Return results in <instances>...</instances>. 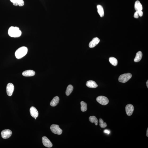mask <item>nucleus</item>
<instances>
[{
  "label": "nucleus",
  "instance_id": "f257e3e1",
  "mask_svg": "<svg viewBox=\"0 0 148 148\" xmlns=\"http://www.w3.org/2000/svg\"><path fill=\"white\" fill-rule=\"evenodd\" d=\"M8 34L9 36L13 38H18L21 35L22 32L17 27H10L8 30Z\"/></svg>",
  "mask_w": 148,
  "mask_h": 148
},
{
  "label": "nucleus",
  "instance_id": "f03ea898",
  "mask_svg": "<svg viewBox=\"0 0 148 148\" xmlns=\"http://www.w3.org/2000/svg\"><path fill=\"white\" fill-rule=\"evenodd\" d=\"M28 52V49L27 47H21L16 50L15 53V56L17 59H21L26 55Z\"/></svg>",
  "mask_w": 148,
  "mask_h": 148
},
{
  "label": "nucleus",
  "instance_id": "7ed1b4c3",
  "mask_svg": "<svg viewBox=\"0 0 148 148\" xmlns=\"http://www.w3.org/2000/svg\"><path fill=\"white\" fill-rule=\"evenodd\" d=\"M132 75L130 73L122 74L118 78V81L120 82H127L131 78Z\"/></svg>",
  "mask_w": 148,
  "mask_h": 148
},
{
  "label": "nucleus",
  "instance_id": "20e7f679",
  "mask_svg": "<svg viewBox=\"0 0 148 148\" xmlns=\"http://www.w3.org/2000/svg\"><path fill=\"white\" fill-rule=\"evenodd\" d=\"M50 128L51 131L54 134L60 135L62 133V130L58 125L53 124L51 126Z\"/></svg>",
  "mask_w": 148,
  "mask_h": 148
},
{
  "label": "nucleus",
  "instance_id": "39448f33",
  "mask_svg": "<svg viewBox=\"0 0 148 148\" xmlns=\"http://www.w3.org/2000/svg\"><path fill=\"white\" fill-rule=\"evenodd\" d=\"M97 101L101 105H105L108 104L109 100L106 97L103 96H100L96 98Z\"/></svg>",
  "mask_w": 148,
  "mask_h": 148
},
{
  "label": "nucleus",
  "instance_id": "423d86ee",
  "mask_svg": "<svg viewBox=\"0 0 148 148\" xmlns=\"http://www.w3.org/2000/svg\"><path fill=\"white\" fill-rule=\"evenodd\" d=\"M1 134L3 138L7 139L11 137L12 134V132L11 130L8 129H6L2 131Z\"/></svg>",
  "mask_w": 148,
  "mask_h": 148
},
{
  "label": "nucleus",
  "instance_id": "0eeeda50",
  "mask_svg": "<svg viewBox=\"0 0 148 148\" xmlns=\"http://www.w3.org/2000/svg\"><path fill=\"white\" fill-rule=\"evenodd\" d=\"M14 89V86L12 83H8L6 87V92L8 96H11L13 95Z\"/></svg>",
  "mask_w": 148,
  "mask_h": 148
},
{
  "label": "nucleus",
  "instance_id": "6e6552de",
  "mask_svg": "<svg viewBox=\"0 0 148 148\" xmlns=\"http://www.w3.org/2000/svg\"><path fill=\"white\" fill-rule=\"evenodd\" d=\"M42 144L45 147L50 148L52 147V143L46 137L44 136L42 137Z\"/></svg>",
  "mask_w": 148,
  "mask_h": 148
},
{
  "label": "nucleus",
  "instance_id": "1a4fd4ad",
  "mask_svg": "<svg viewBox=\"0 0 148 148\" xmlns=\"http://www.w3.org/2000/svg\"><path fill=\"white\" fill-rule=\"evenodd\" d=\"M134 107L131 104L127 105L126 106L125 110L127 115L130 116L132 114L134 111Z\"/></svg>",
  "mask_w": 148,
  "mask_h": 148
},
{
  "label": "nucleus",
  "instance_id": "9d476101",
  "mask_svg": "<svg viewBox=\"0 0 148 148\" xmlns=\"http://www.w3.org/2000/svg\"><path fill=\"white\" fill-rule=\"evenodd\" d=\"M100 42L99 39L98 37H95L89 42V47L90 48H93L97 45Z\"/></svg>",
  "mask_w": 148,
  "mask_h": 148
},
{
  "label": "nucleus",
  "instance_id": "9b49d317",
  "mask_svg": "<svg viewBox=\"0 0 148 148\" xmlns=\"http://www.w3.org/2000/svg\"><path fill=\"white\" fill-rule=\"evenodd\" d=\"M30 115L32 117L35 118H36L38 117V112L35 107H31L30 108Z\"/></svg>",
  "mask_w": 148,
  "mask_h": 148
},
{
  "label": "nucleus",
  "instance_id": "f8f14e48",
  "mask_svg": "<svg viewBox=\"0 0 148 148\" xmlns=\"http://www.w3.org/2000/svg\"><path fill=\"white\" fill-rule=\"evenodd\" d=\"M13 4L15 6H22L24 5V2L23 0H10Z\"/></svg>",
  "mask_w": 148,
  "mask_h": 148
},
{
  "label": "nucleus",
  "instance_id": "ddd939ff",
  "mask_svg": "<svg viewBox=\"0 0 148 148\" xmlns=\"http://www.w3.org/2000/svg\"><path fill=\"white\" fill-rule=\"evenodd\" d=\"M86 85L88 87L91 88H96L98 86L95 81L91 80L87 81Z\"/></svg>",
  "mask_w": 148,
  "mask_h": 148
},
{
  "label": "nucleus",
  "instance_id": "4468645a",
  "mask_svg": "<svg viewBox=\"0 0 148 148\" xmlns=\"http://www.w3.org/2000/svg\"><path fill=\"white\" fill-rule=\"evenodd\" d=\"M35 74V71L30 70L25 71L22 73L23 75L25 76H34Z\"/></svg>",
  "mask_w": 148,
  "mask_h": 148
},
{
  "label": "nucleus",
  "instance_id": "2eb2a0df",
  "mask_svg": "<svg viewBox=\"0 0 148 148\" xmlns=\"http://www.w3.org/2000/svg\"><path fill=\"white\" fill-rule=\"evenodd\" d=\"M59 98L58 97L56 96L54 97L50 103L51 106L54 107L56 106L59 101Z\"/></svg>",
  "mask_w": 148,
  "mask_h": 148
},
{
  "label": "nucleus",
  "instance_id": "dca6fc26",
  "mask_svg": "<svg viewBox=\"0 0 148 148\" xmlns=\"http://www.w3.org/2000/svg\"><path fill=\"white\" fill-rule=\"evenodd\" d=\"M134 8L136 11H142L143 9L142 5L140 1L138 0L136 1L134 5Z\"/></svg>",
  "mask_w": 148,
  "mask_h": 148
},
{
  "label": "nucleus",
  "instance_id": "f3484780",
  "mask_svg": "<svg viewBox=\"0 0 148 148\" xmlns=\"http://www.w3.org/2000/svg\"><path fill=\"white\" fill-rule=\"evenodd\" d=\"M97 9L98 13L100 16L101 17H102L104 16V11L103 8V7L101 5H98L97 6Z\"/></svg>",
  "mask_w": 148,
  "mask_h": 148
},
{
  "label": "nucleus",
  "instance_id": "a211bd4d",
  "mask_svg": "<svg viewBox=\"0 0 148 148\" xmlns=\"http://www.w3.org/2000/svg\"><path fill=\"white\" fill-rule=\"evenodd\" d=\"M142 53L141 51H139L136 54L135 57L134 59L135 62H137L140 61L142 57Z\"/></svg>",
  "mask_w": 148,
  "mask_h": 148
},
{
  "label": "nucleus",
  "instance_id": "6ab92c4d",
  "mask_svg": "<svg viewBox=\"0 0 148 148\" xmlns=\"http://www.w3.org/2000/svg\"><path fill=\"white\" fill-rule=\"evenodd\" d=\"M73 90V87L71 85H69L66 89V93L67 96H69L71 94Z\"/></svg>",
  "mask_w": 148,
  "mask_h": 148
},
{
  "label": "nucleus",
  "instance_id": "aec40b11",
  "mask_svg": "<svg viewBox=\"0 0 148 148\" xmlns=\"http://www.w3.org/2000/svg\"><path fill=\"white\" fill-rule=\"evenodd\" d=\"M109 60L110 63L114 66H116L118 64V61L115 58L111 57L109 58Z\"/></svg>",
  "mask_w": 148,
  "mask_h": 148
},
{
  "label": "nucleus",
  "instance_id": "412c9836",
  "mask_svg": "<svg viewBox=\"0 0 148 148\" xmlns=\"http://www.w3.org/2000/svg\"><path fill=\"white\" fill-rule=\"evenodd\" d=\"M89 120L90 122L92 123H94L95 125L96 126L97 125L98 120L96 117L94 116H90L89 118Z\"/></svg>",
  "mask_w": 148,
  "mask_h": 148
},
{
  "label": "nucleus",
  "instance_id": "4be33fe9",
  "mask_svg": "<svg viewBox=\"0 0 148 148\" xmlns=\"http://www.w3.org/2000/svg\"><path fill=\"white\" fill-rule=\"evenodd\" d=\"M81 105V111L84 112L86 111L87 110V104L85 102L81 101L80 103Z\"/></svg>",
  "mask_w": 148,
  "mask_h": 148
},
{
  "label": "nucleus",
  "instance_id": "5701e85b",
  "mask_svg": "<svg viewBox=\"0 0 148 148\" xmlns=\"http://www.w3.org/2000/svg\"><path fill=\"white\" fill-rule=\"evenodd\" d=\"M99 125L102 128H105L107 126V124L106 122H104L103 120L101 118L99 120Z\"/></svg>",
  "mask_w": 148,
  "mask_h": 148
},
{
  "label": "nucleus",
  "instance_id": "b1692460",
  "mask_svg": "<svg viewBox=\"0 0 148 148\" xmlns=\"http://www.w3.org/2000/svg\"><path fill=\"white\" fill-rule=\"evenodd\" d=\"M134 17L136 18H138L139 17V16L138 13L137 11H136L135 13H134Z\"/></svg>",
  "mask_w": 148,
  "mask_h": 148
},
{
  "label": "nucleus",
  "instance_id": "393cba45",
  "mask_svg": "<svg viewBox=\"0 0 148 148\" xmlns=\"http://www.w3.org/2000/svg\"><path fill=\"white\" fill-rule=\"evenodd\" d=\"M137 11L139 16H140L141 17L143 16V12L142 11Z\"/></svg>",
  "mask_w": 148,
  "mask_h": 148
},
{
  "label": "nucleus",
  "instance_id": "a878e982",
  "mask_svg": "<svg viewBox=\"0 0 148 148\" xmlns=\"http://www.w3.org/2000/svg\"><path fill=\"white\" fill-rule=\"evenodd\" d=\"M104 132H105V133L108 134H110V131L107 130H105Z\"/></svg>",
  "mask_w": 148,
  "mask_h": 148
},
{
  "label": "nucleus",
  "instance_id": "bb28decb",
  "mask_svg": "<svg viewBox=\"0 0 148 148\" xmlns=\"http://www.w3.org/2000/svg\"><path fill=\"white\" fill-rule=\"evenodd\" d=\"M147 137H148V128H147Z\"/></svg>",
  "mask_w": 148,
  "mask_h": 148
},
{
  "label": "nucleus",
  "instance_id": "cd10ccee",
  "mask_svg": "<svg viewBox=\"0 0 148 148\" xmlns=\"http://www.w3.org/2000/svg\"><path fill=\"white\" fill-rule=\"evenodd\" d=\"M146 85H147V86L148 88V81L147 80V83H146Z\"/></svg>",
  "mask_w": 148,
  "mask_h": 148
},
{
  "label": "nucleus",
  "instance_id": "c85d7f7f",
  "mask_svg": "<svg viewBox=\"0 0 148 148\" xmlns=\"http://www.w3.org/2000/svg\"><path fill=\"white\" fill-rule=\"evenodd\" d=\"M36 118H35V120H36Z\"/></svg>",
  "mask_w": 148,
  "mask_h": 148
}]
</instances>
